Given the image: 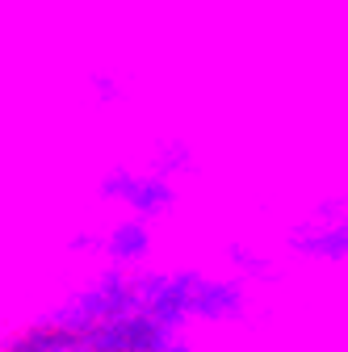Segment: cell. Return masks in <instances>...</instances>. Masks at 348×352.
Wrapping results in <instances>:
<instances>
[{
	"label": "cell",
	"mask_w": 348,
	"mask_h": 352,
	"mask_svg": "<svg viewBox=\"0 0 348 352\" xmlns=\"http://www.w3.org/2000/svg\"><path fill=\"white\" fill-rule=\"evenodd\" d=\"M105 201L118 206L126 218L155 223L177 206V164H130L113 168L101 185Z\"/></svg>",
	"instance_id": "obj_1"
},
{
	"label": "cell",
	"mask_w": 348,
	"mask_h": 352,
	"mask_svg": "<svg viewBox=\"0 0 348 352\" xmlns=\"http://www.w3.org/2000/svg\"><path fill=\"white\" fill-rule=\"evenodd\" d=\"M294 252L319 264H348V197L323 201L294 231Z\"/></svg>",
	"instance_id": "obj_2"
}]
</instances>
